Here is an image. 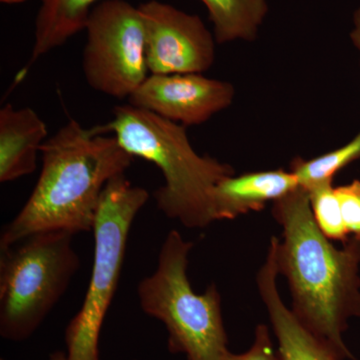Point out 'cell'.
<instances>
[{"label":"cell","instance_id":"obj_1","mask_svg":"<svg viewBox=\"0 0 360 360\" xmlns=\"http://www.w3.org/2000/svg\"><path fill=\"white\" fill-rule=\"evenodd\" d=\"M283 241L272 238L278 274L285 276L291 311L338 360L354 359L343 341L352 317H360V238L335 248L315 222L310 194L298 186L274 201Z\"/></svg>","mask_w":360,"mask_h":360},{"label":"cell","instance_id":"obj_2","mask_svg":"<svg viewBox=\"0 0 360 360\" xmlns=\"http://www.w3.org/2000/svg\"><path fill=\"white\" fill-rule=\"evenodd\" d=\"M41 170L25 205L0 236V250L32 234L92 231L101 194L125 174L134 158L101 127L86 129L70 120L40 148Z\"/></svg>","mask_w":360,"mask_h":360},{"label":"cell","instance_id":"obj_3","mask_svg":"<svg viewBox=\"0 0 360 360\" xmlns=\"http://www.w3.org/2000/svg\"><path fill=\"white\" fill-rule=\"evenodd\" d=\"M113 118L103 125L134 158L160 168L165 184L153 193L165 217L187 229H205L217 221L213 191L219 181L234 175L231 165L198 155L184 125L170 122L129 103L115 106Z\"/></svg>","mask_w":360,"mask_h":360},{"label":"cell","instance_id":"obj_4","mask_svg":"<svg viewBox=\"0 0 360 360\" xmlns=\"http://www.w3.org/2000/svg\"><path fill=\"white\" fill-rule=\"evenodd\" d=\"M193 243L176 229L168 232L158 255V266L137 285L139 307L162 322L172 354L187 360H224L229 354L221 311V296L215 284L196 295L187 276Z\"/></svg>","mask_w":360,"mask_h":360},{"label":"cell","instance_id":"obj_5","mask_svg":"<svg viewBox=\"0 0 360 360\" xmlns=\"http://www.w3.org/2000/svg\"><path fill=\"white\" fill-rule=\"evenodd\" d=\"M72 234L45 231L0 250V335L27 340L58 304L80 267Z\"/></svg>","mask_w":360,"mask_h":360},{"label":"cell","instance_id":"obj_6","mask_svg":"<svg viewBox=\"0 0 360 360\" xmlns=\"http://www.w3.org/2000/svg\"><path fill=\"white\" fill-rule=\"evenodd\" d=\"M148 200V191L132 186L125 174L104 187L92 229L94 257L89 288L82 309L66 328L68 360H99V336L117 290L130 229Z\"/></svg>","mask_w":360,"mask_h":360},{"label":"cell","instance_id":"obj_7","mask_svg":"<svg viewBox=\"0 0 360 360\" xmlns=\"http://www.w3.org/2000/svg\"><path fill=\"white\" fill-rule=\"evenodd\" d=\"M82 68L90 89L129 99L148 77L146 30L139 6L101 0L90 11Z\"/></svg>","mask_w":360,"mask_h":360},{"label":"cell","instance_id":"obj_8","mask_svg":"<svg viewBox=\"0 0 360 360\" xmlns=\"http://www.w3.org/2000/svg\"><path fill=\"white\" fill-rule=\"evenodd\" d=\"M139 8L149 75L202 73L212 68L217 40L200 16L158 0L143 2Z\"/></svg>","mask_w":360,"mask_h":360},{"label":"cell","instance_id":"obj_9","mask_svg":"<svg viewBox=\"0 0 360 360\" xmlns=\"http://www.w3.org/2000/svg\"><path fill=\"white\" fill-rule=\"evenodd\" d=\"M236 89L201 73L149 75L129 103L184 125H200L231 105Z\"/></svg>","mask_w":360,"mask_h":360},{"label":"cell","instance_id":"obj_10","mask_svg":"<svg viewBox=\"0 0 360 360\" xmlns=\"http://www.w3.org/2000/svg\"><path fill=\"white\" fill-rule=\"evenodd\" d=\"M276 248L270 243L266 260L257 274V288L279 345L283 360H338L321 345L293 312L285 307L277 290Z\"/></svg>","mask_w":360,"mask_h":360},{"label":"cell","instance_id":"obj_11","mask_svg":"<svg viewBox=\"0 0 360 360\" xmlns=\"http://www.w3.org/2000/svg\"><path fill=\"white\" fill-rule=\"evenodd\" d=\"M49 135L46 123L32 108L7 103L0 110V182L14 181L37 169Z\"/></svg>","mask_w":360,"mask_h":360},{"label":"cell","instance_id":"obj_12","mask_svg":"<svg viewBox=\"0 0 360 360\" xmlns=\"http://www.w3.org/2000/svg\"><path fill=\"white\" fill-rule=\"evenodd\" d=\"M300 186L297 177L283 169L250 172L226 177L215 186L213 207L217 220H231L260 212Z\"/></svg>","mask_w":360,"mask_h":360},{"label":"cell","instance_id":"obj_13","mask_svg":"<svg viewBox=\"0 0 360 360\" xmlns=\"http://www.w3.org/2000/svg\"><path fill=\"white\" fill-rule=\"evenodd\" d=\"M34 21V41L32 54L18 73V82L39 59L63 46L84 30L90 11L101 0H39Z\"/></svg>","mask_w":360,"mask_h":360},{"label":"cell","instance_id":"obj_14","mask_svg":"<svg viewBox=\"0 0 360 360\" xmlns=\"http://www.w3.org/2000/svg\"><path fill=\"white\" fill-rule=\"evenodd\" d=\"M207 8L213 25V34L219 44L257 39L269 6L266 0H201Z\"/></svg>","mask_w":360,"mask_h":360},{"label":"cell","instance_id":"obj_15","mask_svg":"<svg viewBox=\"0 0 360 360\" xmlns=\"http://www.w3.org/2000/svg\"><path fill=\"white\" fill-rule=\"evenodd\" d=\"M360 158V131L345 146L326 155L305 160L295 158L290 172L297 177L300 186L310 191L316 187L333 184L340 170Z\"/></svg>","mask_w":360,"mask_h":360},{"label":"cell","instance_id":"obj_16","mask_svg":"<svg viewBox=\"0 0 360 360\" xmlns=\"http://www.w3.org/2000/svg\"><path fill=\"white\" fill-rule=\"evenodd\" d=\"M310 203L317 226L330 240L345 243L349 238L342 219L340 200L333 184H326L309 191Z\"/></svg>","mask_w":360,"mask_h":360},{"label":"cell","instance_id":"obj_17","mask_svg":"<svg viewBox=\"0 0 360 360\" xmlns=\"http://www.w3.org/2000/svg\"><path fill=\"white\" fill-rule=\"evenodd\" d=\"M348 233L360 238V180L335 187Z\"/></svg>","mask_w":360,"mask_h":360},{"label":"cell","instance_id":"obj_18","mask_svg":"<svg viewBox=\"0 0 360 360\" xmlns=\"http://www.w3.org/2000/svg\"><path fill=\"white\" fill-rule=\"evenodd\" d=\"M224 360H283L281 355L274 352V343L270 338L269 328L259 324L255 329V341L245 354H234L231 352Z\"/></svg>","mask_w":360,"mask_h":360},{"label":"cell","instance_id":"obj_19","mask_svg":"<svg viewBox=\"0 0 360 360\" xmlns=\"http://www.w3.org/2000/svg\"><path fill=\"white\" fill-rule=\"evenodd\" d=\"M350 39L357 51L360 52V6L354 14V28L350 32Z\"/></svg>","mask_w":360,"mask_h":360},{"label":"cell","instance_id":"obj_20","mask_svg":"<svg viewBox=\"0 0 360 360\" xmlns=\"http://www.w3.org/2000/svg\"><path fill=\"white\" fill-rule=\"evenodd\" d=\"M49 360H68V354H66L65 352H53V354H51V356H49Z\"/></svg>","mask_w":360,"mask_h":360},{"label":"cell","instance_id":"obj_21","mask_svg":"<svg viewBox=\"0 0 360 360\" xmlns=\"http://www.w3.org/2000/svg\"><path fill=\"white\" fill-rule=\"evenodd\" d=\"M27 0H0L2 4L6 6H16V4H25Z\"/></svg>","mask_w":360,"mask_h":360}]
</instances>
